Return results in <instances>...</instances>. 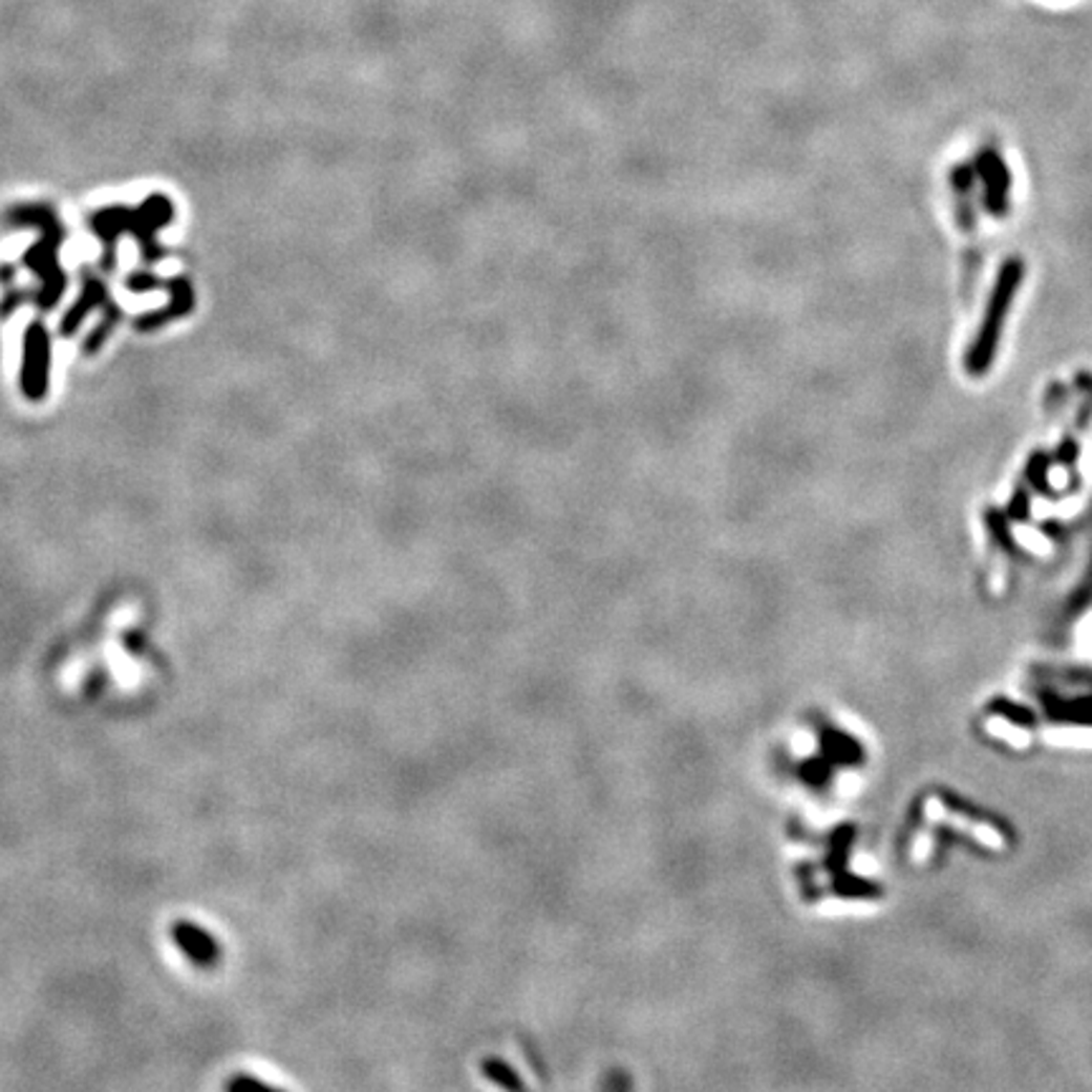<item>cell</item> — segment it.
<instances>
[{"mask_svg":"<svg viewBox=\"0 0 1092 1092\" xmlns=\"http://www.w3.org/2000/svg\"><path fill=\"white\" fill-rule=\"evenodd\" d=\"M1020 283H1022V263L1009 261L1007 266H1004L1002 274H999L994 294H991V299H989V308H986V317H984V322H981L979 337H977V342H973V349L968 351L966 367L971 374H984L986 369H989L991 360H994L999 335H1002V322H1004V317H1007L1011 299H1014Z\"/></svg>","mask_w":1092,"mask_h":1092,"instance_id":"cell-1","label":"cell"},{"mask_svg":"<svg viewBox=\"0 0 1092 1092\" xmlns=\"http://www.w3.org/2000/svg\"><path fill=\"white\" fill-rule=\"evenodd\" d=\"M46 360H48V347H46V335L43 329L36 326L28 335V367H26V390L39 398L46 392Z\"/></svg>","mask_w":1092,"mask_h":1092,"instance_id":"cell-2","label":"cell"}]
</instances>
